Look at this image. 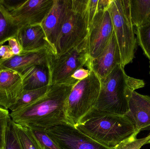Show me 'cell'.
Returning <instances> with one entry per match:
<instances>
[{
    "mask_svg": "<svg viewBox=\"0 0 150 149\" xmlns=\"http://www.w3.org/2000/svg\"><path fill=\"white\" fill-rule=\"evenodd\" d=\"M74 86L67 84L50 86L43 97L19 110L11 112L10 116L16 124L45 129L67 122L68 99Z\"/></svg>",
    "mask_w": 150,
    "mask_h": 149,
    "instance_id": "obj_1",
    "label": "cell"
},
{
    "mask_svg": "<svg viewBox=\"0 0 150 149\" xmlns=\"http://www.w3.org/2000/svg\"><path fill=\"white\" fill-rule=\"evenodd\" d=\"M121 64L120 55L114 31L101 54L96 58L89 60L87 68L94 71L100 79L105 78L119 65Z\"/></svg>",
    "mask_w": 150,
    "mask_h": 149,
    "instance_id": "obj_13",
    "label": "cell"
},
{
    "mask_svg": "<svg viewBox=\"0 0 150 149\" xmlns=\"http://www.w3.org/2000/svg\"><path fill=\"white\" fill-rule=\"evenodd\" d=\"M138 134L135 133L132 136L120 143L113 149H140L150 139V134L144 138L137 139Z\"/></svg>",
    "mask_w": 150,
    "mask_h": 149,
    "instance_id": "obj_25",
    "label": "cell"
},
{
    "mask_svg": "<svg viewBox=\"0 0 150 149\" xmlns=\"http://www.w3.org/2000/svg\"><path fill=\"white\" fill-rule=\"evenodd\" d=\"M54 0H26L11 15L21 27L41 24L52 7Z\"/></svg>",
    "mask_w": 150,
    "mask_h": 149,
    "instance_id": "obj_10",
    "label": "cell"
},
{
    "mask_svg": "<svg viewBox=\"0 0 150 149\" xmlns=\"http://www.w3.org/2000/svg\"><path fill=\"white\" fill-rule=\"evenodd\" d=\"M52 54L54 55L50 50L45 49L14 55L8 59H0V69L11 70L21 74L25 69L33 66L47 64L48 58Z\"/></svg>",
    "mask_w": 150,
    "mask_h": 149,
    "instance_id": "obj_16",
    "label": "cell"
},
{
    "mask_svg": "<svg viewBox=\"0 0 150 149\" xmlns=\"http://www.w3.org/2000/svg\"><path fill=\"white\" fill-rule=\"evenodd\" d=\"M87 78L74 85L68 99L67 122L74 126L91 112L98 97L100 79L91 68Z\"/></svg>",
    "mask_w": 150,
    "mask_h": 149,
    "instance_id": "obj_6",
    "label": "cell"
},
{
    "mask_svg": "<svg viewBox=\"0 0 150 149\" xmlns=\"http://www.w3.org/2000/svg\"><path fill=\"white\" fill-rule=\"evenodd\" d=\"M8 46L11 49L14 55H19L22 52V48L17 39L16 37L12 38L8 40Z\"/></svg>",
    "mask_w": 150,
    "mask_h": 149,
    "instance_id": "obj_30",
    "label": "cell"
},
{
    "mask_svg": "<svg viewBox=\"0 0 150 149\" xmlns=\"http://www.w3.org/2000/svg\"><path fill=\"white\" fill-rule=\"evenodd\" d=\"M149 67H150V64Z\"/></svg>",
    "mask_w": 150,
    "mask_h": 149,
    "instance_id": "obj_33",
    "label": "cell"
},
{
    "mask_svg": "<svg viewBox=\"0 0 150 149\" xmlns=\"http://www.w3.org/2000/svg\"><path fill=\"white\" fill-rule=\"evenodd\" d=\"M90 74V70L87 69V70L82 67L79 68L73 73L72 75V78L73 79L79 81L83 80L89 76Z\"/></svg>",
    "mask_w": 150,
    "mask_h": 149,
    "instance_id": "obj_29",
    "label": "cell"
},
{
    "mask_svg": "<svg viewBox=\"0 0 150 149\" xmlns=\"http://www.w3.org/2000/svg\"><path fill=\"white\" fill-rule=\"evenodd\" d=\"M75 127L97 142L111 149L135 133L134 125L126 115L93 109Z\"/></svg>",
    "mask_w": 150,
    "mask_h": 149,
    "instance_id": "obj_2",
    "label": "cell"
},
{
    "mask_svg": "<svg viewBox=\"0 0 150 149\" xmlns=\"http://www.w3.org/2000/svg\"><path fill=\"white\" fill-rule=\"evenodd\" d=\"M14 56L8 45H2L0 47V57L2 59H8Z\"/></svg>",
    "mask_w": 150,
    "mask_h": 149,
    "instance_id": "obj_31",
    "label": "cell"
},
{
    "mask_svg": "<svg viewBox=\"0 0 150 149\" xmlns=\"http://www.w3.org/2000/svg\"><path fill=\"white\" fill-rule=\"evenodd\" d=\"M23 90L22 76L17 72L0 69V107L9 109Z\"/></svg>",
    "mask_w": 150,
    "mask_h": 149,
    "instance_id": "obj_14",
    "label": "cell"
},
{
    "mask_svg": "<svg viewBox=\"0 0 150 149\" xmlns=\"http://www.w3.org/2000/svg\"><path fill=\"white\" fill-rule=\"evenodd\" d=\"M16 38L22 48L21 53L46 49L55 55V50L47 40L41 24L21 27Z\"/></svg>",
    "mask_w": 150,
    "mask_h": 149,
    "instance_id": "obj_15",
    "label": "cell"
},
{
    "mask_svg": "<svg viewBox=\"0 0 150 149\" xmlns=\"http://www.w3.org/2000/svg\"><path fill=\"white\" fill-rule=\"evenodd\" d=\"M128 111L125 115L134 125L135 133L150 130V96L129 91Z\"/></svg>",
    "mask_w": 150,
    "mask_h": 149,
    "instance_id": "obj_11",
    "label": "cell"
},
{
    "mask_svg": "<svg viewBox=\"0 0 150 149\" xmlns=\"http://www.w3.org/2000/svg\"><path fill=\"white\" fill-rule=\"evenodd\" d=\"M137 43L150 62V24L135 29Z\"/></svg>",
    "mask_w": 150,
    "mask_h": 149,
    "instance_id": "obj_22",
    "label": "cell"
},
{
    "mask_svg": "<svg viewBox=\"0 0 150 149\" xmlns=\"http://www.w3.org/2000/svg\"><path fill=\"white\" fill-rule=\"evenodd\" d=\"M113 31L108 10H101L94 16L89 27L87 47L90 59L98 57L106 46Z\"/></svg>",
    "mask_w": 150,
    "mask_h": 149,
    "instance_id": "obj_9",
    "label": "cell"
},
{
    "mask_svg": "<svg viewBox=\"0 0 150 149\" xmlns=\"http://www.w3.org/2000/svg\"><path fill=\"white\" fill-rule=\"evenodd\" d=\"M14 125L22 149H43L29 127L15 122Z\"/></svg>",
    "mask_w": 150,
    "mask_h": 149,
    "instance_id": "obj_20",
    "label": "cell"
},
{
    "mask_svg": "<svg viewBox=\"0 0 150 149\" xmlns=\"http://www.w3.org/2000/svg\"><path fill=\"white\" fill-rule=\"evenodd\" d=\"M87 0H72L55 43V56L62 55L77 47L87 38L89 31Z\"/></svg>",
    "mask_w": 150,
    "mask_h": 149,
    "instance_id": "obj_5",
    "label": "cell"
},
{
    "mask_svg": "<svg viewBox=\"0 0 150 149\" xmlns=\"http://www.w3.org/2000/svg\"><path fill=\"white\" fill-rule=\"evenodd\" d=\"M71 5L72 0H54L52 9L41 23L47 40L55 50V43Z\"/></svg>",
    "mask_w": 150,
    "mask_h": 149,
    "instance_id": "obj_12",
    "label": "cell"
},
{
    "mask_svg": "<svg viewBox=\"0 0 150 149\" xmlns=\"http://www.w3.org/2000/svg\"><path fill=\"white\" fill-rule=\"evenodd\" d=\"M10 117L8 110L0 107V149H4L5 134Z\"/></svg>",
    "mask_w": 150,
    "mask_h": 149,
    "instance_id": "obj_27",
    "label": "cell"
},
{
    "mask_svg": "<svg viewBox=\"0 0 150 149\" xmlns=\"http://www.w3.org/2000/svg\"><path fill=\"white\" fill-rule=\"evenodd\" d=\"M46 132L61 149H111L97 142L67 122L46 129Z\"/></svg>",
    "mask_w": 150,
    "mask_h": 149,
    "instance_id": "obj_8",
    "label": "cell"
},
{
    "mask_svg": "<svg viewBox=\"0 0 150 149\" xmlns=\"http://www.w3.org/2000/svg\"><path fill=\"white\" fill-rule=\"evenodd\" d=\"M111 0H88L87 4L89 27L95 15L99 11L108 9Z\"/></svg>",
    "mask_w": 150,
    "mask_h": 149,
    "instance_id": "obj_26",
    "label": "cell"
},
{
    "mask_svg": "<svg viewBox=\"0 0 150 149\" xmlns=\"http://www.w3.org/2000/svg\"><path fill=\"white\" fill-rule=\"evenodd\" d=\"M118 44L121 65L133 62L136 51L135 27L130 15L129 0H111L108 9Z\"/></svg>",
    "mask_w": 150,
    "mask_h": 149,
    "instance_id": "obj_4",
    "label": "cell"
},
{
    "mask_svg": "<svg viewBox=\"0 0 150 149\" xmlns=\"http://www.w3.org/2000/svg\"><path fill=\"white\" fill-rule=\"evenodd\" d=\"M89 59L87 38L78 46L64 54L58 56L51 54L47 61L50 86L57 84H76L79 81L73 79L72 75L79 68L86 66Z\"/></svg>",
    "mask_w": 150,
    "mask_h": 149,
    "instance_id": "obj_7",
    "label": "cell"
},
{
    "mask_svg": "<svg viewBox=\"0 0 150 149\" xmlns=\"http://www.w3.org/2000/svg\"><path fill=\"white\" fill-rule=\"evenodd\" d=\"M21 27L0 1V47L16 37Z\"/></svg>",
    "mask_w": 150,
    "mask_h": 149,
    "instance_id": "obj_18",
    "label": "cell"
},
{
    "mask_svg": "<svg viewBox=\"0 0 150 149\" xmlns=\"http://www.w3.org/2000/svg\"><path fill=\"white\" fill-rule=\"evenodd\" d=\"M130 15L135 28L150 24V0H129Z\"/></svg>",
    "mask_w": 150,
    "mask_h": 149,
    "instance_id": "obj_19",
    "label": "cell"
},
{
    "mask_svg": "<svg viewBox=\"0 0 150 149\" xmlns=\"http://www.w3.org/2000/svg\"><path fill=\"white\" fill-rule=\"evenodd\" d=\"M100 81L99 94L93 109L120 115H125L128 111L129 91H135L145 85L144 80L127 75L121 64Z\"/></svg>",
    "mask_w": 150,
    "mask_h": 149,
    "instance_id": "obj_3",
    "label": "cell"
},
{
    "mask_svg": "<svg viewBox=\"0 0 150 149\" xmlns=\"http://www.w3.org/2000/svg\"><path fill=\"white\" fill-rule=\"evenodd\" d=\"M30 129L36 136L43 149H61V148L48 136L46 129L35 126L28 127Z\"/></svg>",
    "mask_w": 150,
    "mask_h": 149,
    "instance_id": "obj_24",
    "label": "cell"
},
{
    "mask_svg": "<svg viewBox=\"0 0 150 149\" xmlns=\"http://www.w3.org/2000/svg\"><path fill=\"white\" fill-rule=\"evenodd\" d=\"M21 75L23 90H36L50 86L47 64L33 66L25 69Z\"/></svg>",
    "mask_w": 150,
    "mask_h": 149,
    "instance_id": "obj_17",
    "label": "cell"
},
{
    "mask_svg": "<svg viewBox=\"0 0 150 149\" xmlns=\"http://www.w3.org/2000/svg\"><path fill=\"white\" fill-rule=\"evenodd\" d=\"M2 4L8 11L11 12L18 8L25 1H10V0H1Z\"/></svg>",
    "mask_w": 150,
    "mask_h": 149,
    "instance_id": "obj_28",
    "label": "cell"
},
{
    "mask_svg": "<svg viewBox=\"0 0 150 149\" xmlns=\"http://www.w3.org/2000/svg\"><path fill=\"white\" fill-rule=\"evenodd\" d=\"M49 87L50 86L36 90H23L19 99L9 109L11 112L17 111L35 102L46 93Z\"/></svg>",
    "mask_w": 150,
    "mask_h": 149,
    "instance_id": "obj_21",
    "label": "cell"
},
{
    "mask_svg": "<svg viewBox=\"0 0 150 149\" xmlns=\"http://www.w3.org/2000/svg\"><path fill=\"white\" fill-rule=\"evenodd\" d=\"M147 144H150V139L148 141V142L147 143Z\"/></svg>",
    "mask_w": 150,
    "mask_h": 149,
    "instance_id": "obj_32",
    "label": "cell"
},
{
    "mask_svg": "<svg viewBox=\"0 0 150 149\" xmlns=\"http://www.w3.org/2000/svg\"><path fill=\"white\" fill-rule=\"evenodd\" d=\"M4 149H22L15 129L14 122L9 118L5 134Z\"/></svg>",
    "mask_w": 150,
    "mask_h": 149,
    "instance_id": "obj_23",
    "label": "cell"
}]
</instances>
